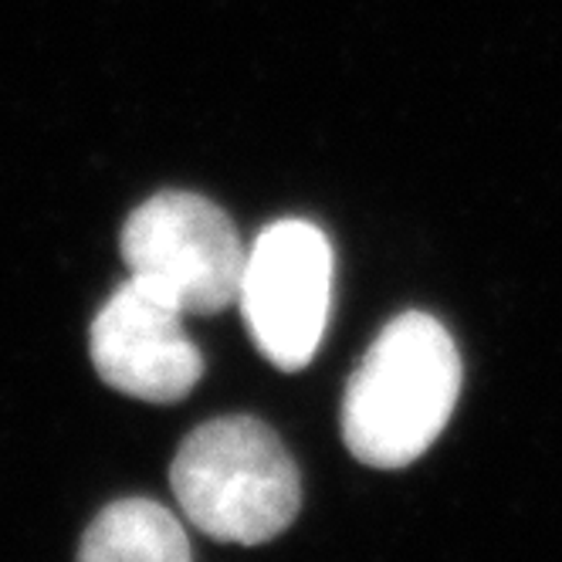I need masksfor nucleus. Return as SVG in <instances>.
Returning a JSON list of instances; mask_svg holds the SVG:
<instances>
[{
  "label": "nucleus",
  "instance_id": "f257e3e1",
  "mask_svg": "<svg viewBox=\"0 0 562 562\" xmlns=\"http://www.w3.org/2000/svg\"><path fill=\"white\" fill-rule=\"evenodd\" d=\"M461 393V356L427 312H404L373 339L342 396V440L380 471L414 464L445 434Z\"/></svg>",
  "mask_w": 562,
  "mask_h": 562
},
{
  "label": "nucleus",
  "instance_id": "f03ea898",
  "mask_svg": "<svg viewBox=\"0 0 562 562\" xmlns=\"http://www.w3.org/2000/svg\"><path fill=\"white\" fill-rule=\"evenodd\" d=\"M170 485L193 529L234 546L271 542L302 508L299 468L258 417H217L187 434Z\"/></svg>",
  "mask_w": 562,
  "mask_h": 562
},
{
  "label": "nucleus",
  "instance_id": "7ed1b4c3",
  "mask_svg": "<svg viewBox=\"0 0 562 562\" xmlns=\"http://www.w3.org/2000/svg\"><path fill=\"white\" fill-rule=\"evenodd\" d=\"M119 248L130 278L183 315H214L237 302L248 248L207 196L190 190L149 196L130 214Z\"/></svg>",
  "mask_w": 562,
  "mask_h": 562
},
{
  "label": "nucleus",
  "instance_id": "20e7f679",
  "mask_svg": "<svg viewBox=\"0 0 562 562\" xmlns=\"http://www.w3.org/2000/svg\"><path fill=\"white\" fill-rule=\"evenodd\" d=\"M333 271L329 237L308 221H274L255 237L237 305L271 367L302 370L312 363L333 308Z\"/></svg>",
  "mask_w": 562,
  "mask_h": 562
},
{
  "label": "nucleus",
  "instance_id": "39448f33",
  "mask_svg": "<svg viewBox=\"0 0 562 562\" xmlns=\"http://www.w3.org/2000/svg\"><path fill=\"white\" fill-rule=\"evenodd\" d=\"M89 352L112 390L146 404H177L204 376V356L183 329V312L133 278L99 308Z\"/></svg>",
  "mask_w": 562,
  "mask_h": 562
},
{
  "label": "nucleus",
  "instance_id": "423d86ee",
  "mask_svg": "<svg viewBox=\"0 0 562 562\" xmlns=\"http://www.w3.org/2000/svg\"><path fill=\"white\" fill-rule=\"evenodd\" d=\"M78 562H193L180 518L153 498H123L95 515Z\"/></svg>",
  "mask_w": 562,
  "mask_h": 562
}]
</instances>
